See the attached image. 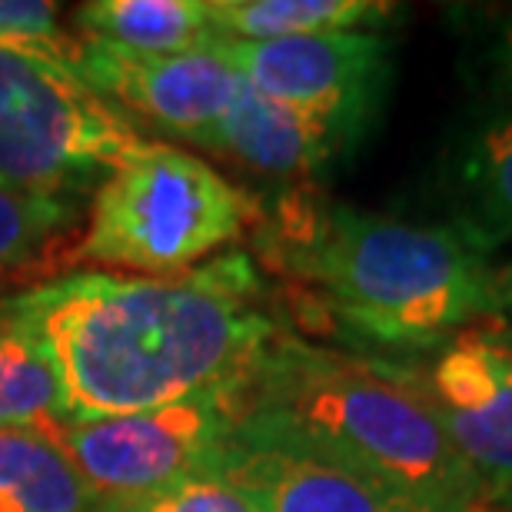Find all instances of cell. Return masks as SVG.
Segmentation results:
<instances>
[{"instance_id": "obj_1", "label": "cell", "mask_w": 512, "mask_h": 512, "mask_svg": "<svg viewBox=\"0 0 512 512\" xmlns=\"http://www.w3.org/2000/svg\"><path fill=\"white\" fill-rule=\"evenodd\" d=\"M0 306L47 346L67 423L240 386L280 333L240 250L170 276L67 273Z\"/></svg>"}, {"instance_id": "obj_2", "label": "cell", "mask_w": 512, "mask_h": 512, "mask_svg": "<svg viewBox=\"0 0 512 512\" xmlns=\"http://www.w3.org/2000/svg\"><path fill=\"white\" fill-rule=\"evenodd\" d=\"M266 263L310 286L330 320L389 353H436L496 316V270L443 223L286 197L256 223Z\"/></svg>"}, {"instance_id": "obj_3", "label": "cell", "mask_w": 512, "mask_h": 512, "mask_svg": "<svg viewBox=\"0 0 512 512\" xmlns=\"http://www.w3.org/2000/svg\"><path fill=\"white\" fill-rule=\"evenodd\" d=\"M237 419L283 429L426 503L483 512L493 496L449 443L416 370L276 333L233 386Z\"/></svg>"}, {"instance_id": "obj_4", "label": "cell", "mask_w": 512, "mask_h": 512, "mask_svg": "<svg viewBox=\"0 0 512 512\" xmlns=\"http://www.w3.org/2000/svg\"><path fill=\"white\" fill-rule=\"evenodd\" d=\"M263 220L250 193L160 140L127 150L87 203L77 266L170 276L213 260Z\"/></svg>"}, {"instance_id": "obj_5", "label": "cell", "mask_w": 512, "mask_h": 512, "mask_svg": "<svg viewBox=\"0 0 512 512\" xmlns=\"http://www.w3.org/2000/svg\"><path fill=\"white\" fill-rule=\"evenodd\" d=\"M143 137L74 70L0 47V180L87 197Z\"/></svg>"}, {"instance_id": "obj_6", "label": "cell", "mask_w": 512, "mask_h": 512, "mask_svg": "<svg viewBox=\"0 0 512 512\" xmlns=\"http://www.w3.org/2000/svg\"><path fill=\"white\" fill-rule=\"evenodd\" d=\"M237 426L230 389H213L147 413L44 426L70 456L97 506L133 503L180 479L217 473L220 453Z\"/></svg>"}, {"instance_id": "obj_7", "label": "cell", "mask_w": 512, "mask_h": 512, "mask_svg": "<svg viewBox=\"0 0 512 512\" xmlns=\"http://www.w3.org/2000/svg\"><path fill=\"white\" fill-rule=\"evenodd\" d=\"M220 44L256 94L320 124L340 150L360 147L393 84V40L373 30Z\"/></svg>"}, {"instance_id": "obj_8", "label": "cell", "mask_w": 512, "mask_h": 512, "mask_svg": "<svg viewBox=\"0 0 512 512\" xmlns=\"http://www.w3.org/2000/svg\"><path fill=\"white\" fill-rule=\"evenodd\" d=\"M217 476L256 512H456L250 419H237Z\"/></svg>"}, {"instance_id": "obj_9", "label": "cell", "mask_w": 512, "mask_h": 512, "mask_svg": "<svg viewBox=\"0 0 512 512\" xmlns=\"http://www.w3.org/2000/svg\"><path fill=\"white\" fill-rule=\"evenodd\" d=\"M74 74L120 114L147 120L200 147L227 117L247 80L233 67L220 37L187 54L143 57L80 37Z\"/></svg>"}, {"instance_id": "obj_10", "label": "cell", "mask_w": 512, "mask_h": 512, "mask_svg": "<svg viewBox=\"0 0 512 512\" xmlns=\"http://www.w3.org/2000/svg\"><path fill=\"white\" fill-rule=\"evenodd\" d=\"M416 380L449 443L489 496L512 493V330L476 323L433 353Z\"/></svg>"}, {"instance_id": "obj_11", "label": "cell", "mask_w": 512, "mask_h": 512, "mask_svg": "<svg viewBox=\"0 0 512 512\" xmlns=\"http://www.w3.org/2000/svg\"><path fill=\"white\" fill-rule=\"evenodd\" d=\"M449 227L479 253L512 243V110L473 107L439 157Z\"/></svg>"}, {"instance_id": "obj_12", "label": "cell", "mask_w": 512, "mask_h": 512, "mask_svg": "<svg viewBox=\"0 0 512 512\" xmlns=\"http://www.w3.org/2000/svg\"><path fill=\"white\" fill-rule=\"evenodd\" d=\"M84 223V197L0 180V303L74 273Z\"/></svg>"}, {"instance_id": "obj_13", "label": "cell", "mask_w": 512, "mask_h": 512, "mask_svg": "<svg viewBox=\"0 0 512 512\" xmlns=\"http://www.w3.org/2000/svg\"><path fill=\"white\" fill-rule=\"evenodd\" d=\"M200 147L223 153L240 167L276 180L320 173L336 153H343L320 124L273 104L250 84H243L227 117L210 130Z\"/></svg>"}, {"instance_id": "obj_14", "label": "cell", "mask_w": 512, "mask_h": 512, "mask_svg": "<svg viewBox=\"0 0 512 512\" xmlns=\"http://www.w3.org/2000/svg\"><path fill=\"white\" fill-rule=\"evenodd\" d=\"M74 24L84 40L143 57L187 54L210 40V0H94L77 7Z\"/></svg>"}, {"instance_id": "obj_15", "label": "cell", "mask_w": 512, "mask_h": 512, "mask_svg": "<svg viewBox=\"0 0 512 512\" xmlns=\"http://www.w3.org/2000/svg\"><path fill=\"white\" fill-rule=\"evenodd\" d=\"M396 10L380 0H210V27L233 44H266L386 24Z\"/></svg>"}, {"instance_id": "obj_16", "label": "cell", "mask_w": 512, "mask_h": 512, "mask_svg": "<svg viewBox=\"0 0 512 512\" xmlns=\"http://www.w3.org/2000/svg\"><path fill=\"white\" fill-rule=\"evenodd\" d=\"M0 512H97V496L47 429H0Z\"/></svg>"}, {"instance_id": "obj_17", "label": "cell", "mask_w": 512, "mask_h": 512, "mask_svg": "<svg viewBox=\"0 0 512 512\" xmlns=\"http://www.w3.org/2000/svg\"><path fill=\"white\" fill-rule=\"evenodd\" d=\"M64 416L47 346L0 306V429H44Z\"/></svg>"}, {"instance_id": "obj_18", "label": "cell", "mask_w": 512, "mask_h": 512, "mask_svg": "<svg viewBox=\"0 0 512 512\" xmlns=\"http://www.w3.org/2000/svg\"><path fill=\"white\" fill-rule=\"evenodd\" d=\"M459 77L473 94V107L512 110V10L463 17Z\"/></svg>"}, {"instance_id": "obj_19", "label": "cell", "mask_w": 512, "mask_h": 512, "mask_svg": "<svg viewBox=\"0 0 512 512\" xmlns=\"http://www.w3.org/2000/svg\"><path fill=\"white\" fill-rule=\"evenodd\" d=\"M0 47L74 67L80 34L60 24V10L44 0H0Z\"/></svg>"}, {"instance_id": "obj_20", "label": "cell", "mask_w": 512, "mask_h": 512, "mask_svg": "<svg viewBox=\"0 0 512 512\" xmlns=\"http://www.w3.org/2000/svg\"><path fill=\"white\" fill-rule=\"evenodd\" d=\"M97 512H256L227 479L217 473H203L180 479L167 489L133 503L97 506Z\"/></svg>"}, {"instance_id": "obj_21", "label": "cell", "mask_w": 512, "mask_h": 512, "mask_svg": "<svg viewBox=\"0 0 512 512\" xmlns=\"http://www.w3.org/2000/svg\"><path fill=\"white\" fill-rule=\"evenodd\" d=\"M496 310L512 316V263L496 273Z\"/></svg>"}]
</instances>
